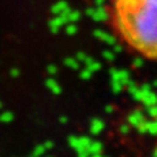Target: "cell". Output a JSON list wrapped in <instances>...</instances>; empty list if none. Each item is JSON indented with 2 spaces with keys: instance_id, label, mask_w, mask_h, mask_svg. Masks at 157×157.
Segmentation results:
<instances>
[{
  "instance_id": "8",
  "label": "cell",
  "mask_w": 157,
  "mask_h": 157,
  "mask_svg": "<svg viewBox=\"0 0 157 157\" xmlns=\"http://www.w3.org/2000/svg\"><path fill=\"white\" fill-rule=\"evenodd\" d=\"M46 86L52 92V94H60L62 93V88L54 78H47L46 80Z\"/></svg>"
},
{
  "instance_id": "9",
  "label": "cell",
  "mask_w": 157,
  "mask_h": 157,
  "mask_svg": "<svg viewBox=\"0 0 157 157\" xmlns=\"http://www.w3.org/2000/svg\"><path fill=\"white\" fill-rule=\"evenodd\" d=\"M88 151H89L90 155H94V153H100V152L102 151V143L101 141H92L89 148H88Z\"/></svg>"
},
{
  "instance_id": "2",
  "label": "cell",
  "mask_w": 157,
  "mask_h": 157,
  "mask_svg": "<svg viewBox=\"0 0 157 157\" xmlns=\"http://www.w3.org/2000/svg\"><path fill=\"white\" fill-rule=\"evenodd\" d=\"M90 143H92V140L86 136H78V137L77 136H70V139H68V144H70L71 148L75 149L76 152L88 151Z\"/></svg>"
},
{
  "instance_id": "17",
  "label": "cell",
  "mask_w": 157,
  "mask_h": 157,
  "mask_svg": "<svg viewBox=\"0 0 157 157\" xmlns=\"http://www.w3.org/2000/svg\"><path fill=\"white\" fill-rule=\"evenodd\" d=\"M77 156L78 157H89L90 153L88 151H82V152H77Z\"/></svg>"
},
{
  "instance_id": "5",
  "label": "cell",
  "mask_w": 157,
  "mask_h": 157,
  "mask_svg": "<svg viewBox=\"0 0 157 157\" xmlns=\"http://www.w3.org/2000/svg\"><path fill=\"white\" fill-rule=\"evenodd\" d=\"M144 121H145V115L141 110H135L128 115V124L131 127H135V128H137Z\"/></svg>"
},
{
  "instance_id": "27",
  "label": "cell",
  "mask_w": 157,
  "mask_h": 157,
  "mask_svg": "<svg viewBox=\"0 0 157 157\" xmlns=\"http://www.w3.org/2000/svg\"><path fill=\"white\" fill-rule=\"evenodd\" d=\"M105 55H106V58H109V59H113V56L110 55V54H105Z\"/></svg>"
},
{
  "instance_id": "13",
  "label": "cell",
  "mask_w": 157,
  "mask_h": 157,
  "mask_svg": "<svg viewBox=\"0 0 157 157\" xmlns=\"http://www.w3.org/2000/svg\"><path fill=\"white\" fill-rule=\"evenodd\" d=\"M147 113H148V115L156 118V117H157V104L152 105V106H149V107H147Z\"/></svg>"
},
{
  "instance_id": "15",
  "label": "cell",
  "mask_w": 157,
  "mask_h": 157,
  "mask_svg": "<svg viewBox=\"0 0 157 157\" xmlns=\"http://www.w3.org/2000/svg\"><path fill=\"white\" fill-rule=\"evenodd\" d=\"M66 64L68 66V67H71V68H78V63L76 62V60H73V59H67L66 60Z\"/></svg>"
},
{
  "instance_id": "21",
  "label": "cell",
  "mask_w": 157,
  "mask_h": 157,
  "mask_svg": "<svg viewBox=\"0 0 157 157\" xmlns=\"http://www.w3.org/2000/svg\"><path fill=\"white\" fill-rule=\"evenodd\" d=\"M11 76H12V77H18V76H20L18 70H12V71H11Z\"/></svg>"
},
{
  "instance_id": "22",
  "label": "cell",
  "mask_w": 157,
  "mask_h": 157,
  "mask_svg": "<svg viewBox=\"0 0 157 157\" xmlns=\"http://www.w3.org/2000/svg\"><path fill=\"white\" fill-rule=\"evenodd\" d=\"M152 157H157V148H155L153 152H152Z\"/></svg>"
},
{
  "instance_id": "12",
  "label": "cell",
  "mask_w": 157,
  "mask_h": 157,
  "mask_svg": "<svg viewBox=\"0 0 157 157\" xmlns=\"http://www.w3.org/2000/svg\"><path fill=\"white\" fill-rule=\"evenodd\" d=\"M123 85L121 84L119 81H114V80H111V89H113V92L115 93V94H118V93H121L122 90H123Z\"/></svg>"
},
{
  "instance_id": "18",
  "label": "cell",
  "mask_w": 157,
  "mask_h": 157,
  "mask_svg": "<svg viewBox=\"0 0 157 157\" xmlns=\"http://www.w3.org/2000/svg\"><path fill=\"white\" fill-rule=\"evenodd\" d=\"M47 71H48V73H50V75H55V73H56V67L50 66V67L47 68Z\"/></svg>"
},
{
  "instance_id": "26",
  "label": "cell",
  "mask_w": 157,
  "mask_h": 157,
  "mask_svg": "<svg viewBox=\"0 0 157 157\" xmlns=\"http://www.w3.org/2000/svg\"><path fill=\"white\" fill-rule=\"evenodd\" d=\"M60 122H63V123H66V122H67V118H60Z\"/></svg>"
},
{
  "instance_id": "16",
  "label": "cell",
  "mask_w": 157,
  "mask_h": 157,
  "mask_svg": "<svg viewBox=\"0 0 157 157\" xmlns=\"http://www.w3.org/2000/svg\"><path fill=\"white\" fill-rule=\"evenodd\" d=\"M92 75H93V72H90L89 70H85V71H82V72L80 73V77L84 78V80H88V78L92 77Z\"/></svg>"
},
{
  "instance_id": "20",
  "label": "cell",
  "mask_w": 157,
  "mask_h": 157,
  "mask_svg": "<svg viewBox=\"0 0 157 157\" xmlns=\"http://www.w3.org/2000/svg\"><path fill=\"white\" fill-rule=\"evenodd\" d=\"M43 145H45V148H46V149H51L52 147H54V143H52V141H46V143L43 144Z\"/></svg>"
},
{
  "instance_id": "19",
  "label": "cell",
  "mask_w": 157,
  "mask_h": 157,
  "mask_svg": "<svg viewBox=\"0 0 157 157\" xmlns=\"http://www.w3.org/2000/svg\"><path fill=\"white\" fill-rule=\"evenodd\" d=\"M128 131H130V127H128V126L123 124V126L121 127V132H122V134H127V132H128Z\"/></svg>"
},
{
  "instance_id": "11",
  "label": "cell",
  "mask_w": 157,
  "mask_h": 157,
  "mask_svg": "<svg viewBox=\"0 0 157 157\" xmlns=\"http://www.w3.org/2000/svg\"><path fill=\"white\" fill-rule=\"evenodd\" d=\"M46 151H47V149L45 148V145H43V144L37 145L36 148H34V151H33V156H36V157H42L43 153H45Z\"/></svg>"
},
{
  "instance_id": "25",
  "label": "cell",
  "mask_w": 157,
  "mask_h": 157,
  "mask_svg": "<svg viewBox=\"0 0 157 157\" xmlns=\"http://www.w3.org/2000/svg\"><path fill=\"white\" fill-rule=\"evenodd\" d=\"M106 111H107V113H111V111H113V107H111V106H107V107H106Z\"/></svg>"
},
{
  "instance_id": "1",
  "label": "cell",
  "mask_w": 157,
  "mask_h": 157,
  "mask_svg": "<svg viewBox=\"0 0 157 157\" xmlns=\"http://www.w3.org/2000/svg\"><path fill=\"white\" fill-rule=\"evenodd\" d=\"M111 21L132 50L157 60V0H113Z\"/></svg>"
},
{
  "instance_id": "6",
  "label": "cell",
  "mask_w": 157,
  "mask_h": 157,
  "mask_svg": "<svg viewBox=\"0 0 157 157\" xmlns=\"http://www.w3.org/2000/svg\"><path fill=\"white\" fill-rule=\"evenodd\" d=\"M140 102L143 104L145 107H149L152 105L157 104V94L155 92L149 90L148 93H145V94H143V97L140 98Z\"/></svg>"
},
{
  "instance_id": "3",
  "label": "cell",
  "mask_w": 157,
  "mask_h": 157,
  "mask_svg": "<svg viewBox=\"0 0 157 157\" xmlns=\"http://www.w3.org/2000/svg\"><path fill=\"white\" fill-rule=\"evenodd\" d=\"M140 134H149L152 136H157V117L153 121H144L139 127H137Z\"/></svg>"
},
{
  "instance_id": "14",
  "label": "cell",
  "mask_w": 157,
  "mask_h": 157,
  "mask_svg": "<svg viewBox=\"0 0 157 157\" xmlns=\"http://www.w3.org/2000/svg\"><path fill=\"white\" fill-rule=\"evenodd\" d=\"M0 119L3 122H11L13 121V114L12 113H4L3 115H0Z\"/></svg>"
},
{
  "instance_id": "4",
  "label": "cell",
  "mask_w": 157,
  "mask_h": 157,
  "mask_svg": "<svg viewBox=\"0 0 157 157\" xmlns=\"http://www.w3.org/2000/svg\"><path fill=\"white\" fill-rule=\"evenodd\" d=\"M110 72H111V80L119 81L124 88L127 85V82L131 80L130 73L127 72V71H123V70H111Z\"/></svg>"
},
{
  "instance_id": "10",
  "label": "cell",
  "mask_w": 157,
  "mask_h": 157,
  "mask_svg": "<svg viewBox=\"0 0 157 157\" xmlns=\"http://www.w3.org/2000/svg\"><path fill=\"white\" fill-rule=\"evenodd\" d=\"M85 64H86V70H89L90 72H96L101 67V64L98 62H93L92 59H88V58L85 59Z\"/></svg>"
},
{
  "instance_id": "24",
  "label": "cell",
  "mask_w": 157,
  "mask_h": 157,
  "mask_svg": "<svg viewBox=\"0 0 157 157\" xmlns=\"http://www.w3.org/2000/svg\"><path fill=\"white\" fill-rule=\"evenodd\" d=\"M89 157H104V156H101L100 153H94V155H90Z\"/></svg>"
},
{
  "instance_id": "7",
  "label": "cell",
  "mask_w": 157,
  "mask_h": 157,
  "mask_svg": "<svg viewBox=\"0 0 157 157\" xmlns=\"http://www.w3.org/2000/svg\"><path fill=\"white\" fill-rule=\"evenodd\" d=\"M105 128V122L100 118H94L90 122V132L93 135H98L100 132Z\"/></svg>"
},
{
  "instance_id": "23",
  "label": "cell",
  "mask_w": 157,
  "mask_h": 157,
  "mask_svg": "<svg viewBox=\"0 0 157 157\" xmlns=\"http://www.w3.org/2000/svg\"><path fill=\"white\" fill-rule=\"evenodd\" d=\"M78 58H80L81 60H84V62H85V59H86V56H85V55H82V54H80V55H78Z\"/></svg>"
}]
</instances>
